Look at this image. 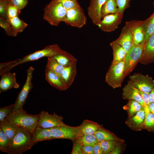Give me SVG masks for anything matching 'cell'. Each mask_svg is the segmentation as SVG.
Listing matches in <instances>:
<instances>
[{
    "instance_id": "8",
    "label": "cell",
    "mask_w": 154,
    "mask_h": 154,
    "mask_svg": "<svg viewBox=\"0 0 154 154\" xmlns=\"http://www.w3.org/2000/svg\"><path fill=\"white\" fill-rule=\"evenodd\" d=\"M86 21L84 11L80 6L67 10L63 22L72 27L80 28L86 24Z\"/></svg>"
},
{
    "instance_id": "19",
    "label": "cell",
    "mask_w": 154,
    "mask_h": 154,
    "mask_svg": "<svg viewBox=\"0 0 154 154\" xmlns=\"http://www.w3.org/2000/svg\"><path fill=\"white\" fill-rule=\"evenodd\" d=\"M0 89L3 92H5L13 88H17L19 87L16 78V73L10 72L3 74L1 76Z\"/></svg>"
},
{
    "instance_id": "24",
    "label": "cell",
    "mask_w": 154,
    "mask_h": 154,
    "mask_svg": "<svg viewBox=\"0 0 154 154\" xmlns=\"http://www.w3.org/2000/svg\"><path fill=\"white\" fill-rule=\"evenodd\" d=\"M95 135L99 142L111 140L124 143V141L117 136L114 133L104 127L102 125L95 132Z\"/></svg>"
},
{
    "instance_id": "17",
    "label": "cell",
    "mask_w": 154,
    "mask_h": 154,
    "mask_svg": "<svg viewBox=\"0 0 154 154\" xmlns=\"http://www.w3.org/2000/svg\"><path fill=\"white\" fill-rule=\"evenodd\" d=\"M122 97L125 100L136 101L143 107L144 106V102L138 90L133 86L129 80L122 89Z\"/></svg>"
},
{
    "instance_id": "12",
    "label": "cell",
    "mask_w": 154,
    "mask_h": 154,
    "mask_svg": "<svg viewBox=\"0 0 154 154\" xmlns=\"http://www.w3.org/2000/svg\"><path fill=\"white\" fill-rule=\"evenodd\" d=\"M123 15L120 13L106 15L101 19L97 26L101 30L105 32L114 31L121 23Z\"/></svg>"
},
{
    "instance_id": "40",
    "label": "cell",
    "mask_w": 154,
    "mask_h": 154,
    "mask_svg": "<svg viewBox=\"0 0 154 154\" xmlns=\"http://www.w3.org/2000/svg\"><path fill=\"white\" fill-rule=\"evenodd\" d=\"M0 26L8 36H13V33L11 26L6 19L0 17Z\"/></svg>"
},
{
    "instance_id": "28",
    "label": "cell",
    "mask_w": 154,
    "mask_h": 154,
    "mask_svg": "<svg viewBox=\"0 0 154 154\" xmlns=\"http://www.w3.org/2000/svg\"><path fill=\"white\" fill-rule=\"evenodd\" d=\"M6 19L11 26L13 37H16L19 33L22 32L28 26L26 23L18 17Z\"/></svg>"
},
{
    "instance_id": "29",
    "label": "cell",
    "mask_w": 154,
    "mask_h": 154,
    "mask_svg": "<svg viewBox=\"0 0 154 154\" xmlns=\"http://www.w3.org/2000/svg\"><path fill=\"white\" fill-rule=\"evenodd\" d=\"M120 13L116 0H106L101 9V19L106 15Z\"/></svg>"
},
{
    "instance_id": "6",
    "label": "cell",
    "mask_w": 154,
    "mask_h": 154,
    "mask_svg": "<svg viewBox=\"0 0 154 154\" xmlns=\"http://www.w3.org/2000/svg\"><path fill=\"white\" fill-rule=\"evenodd\" d=\"M144 44L132 46L127 52L124 59L125 76L134 69L143 54Z\"/></svg>"
},
{
    "instance_id": "11",
    "label": "cell",
    "mask_w": 154,
    "mask_h": 154,
    "mask_svg": "<svg viewBox=\"0 0 154 154\" xmlns=\"http://www.w3.org/2000/svg\"><path fill=\"white\" fill-rule=\"evenodd\" d=\"M39 114L37 127L49 129L64 125L63 117L54 112L50 114L47 112L42 111Z\"/></svg>"
},
{
    "instance_id": "10",
    "label": "cell",
    "mask_w": 154,
    "mask_h": 154,
    "mask_svg": "<svg viewBox=\"0 0 154 154\" xmlns=\"http://www.w3.org/2000/svg\"><path fill=\"white\" fill-rule=\"evenodd\" d=\"M129 80L138 90L149 93L154 86V80L148 75L135 73L130 76Z\"/></svg>"
},
{
    "instance_id": "7",
    "label": "cell",
    "mask_w": 154,
    "mask_h": 154,
    "mask_svg": "<svg viewBox=\"0 0 154 154\" xmlns=\"http://www.w3.org/2000/svg\"><path fill=\"white\" fill-rule=\"evenodd\" d=\"M80 128V125L74 127L65 124L49 129L53 139H67L73 141L79 136Z\"/></svg>"
},
{
    "instance_id": "20",
    "label": "cell",
    "mask_w": 154,
    "mask_h": 154,
    "mask_svg": "<svg viewBox=\"0 0 154 154\" xmlns=\"http://www.w3.org/2000/svg\"><path fill=\"white\" fill-rule=\"evenodd\" d=\"M45 75L46 80L52 87L60 91H64L67 90L61 78L46 66L45 71Z\"/></svg>"
},
{
    "instance_id": "15",
    "label": "cell",
    "mask_w": 154,
    "mask_h": 154,
    "mask_svg": "<svg viewBox=\"0 0 154 154\" xmlns=\"http://www.w3.org/2000/svg\"><path fill=\"white\" fill-rule=\"evenodd\" d=\"M154 62V33L145 40L143 56L139 62L146 65Z\"/></svg>"
},
{
    "instance_id": "49",
    "label": "cell",
    "mask_w": 154,
    "mask_h": 154,
    "mask_svg": "<svg viewBox=\"0 0 154 154\" xmlns=\"http://www.w3.org/2000/svg\"><path fill=\"white\" fill-rule=\"evenodd\" d=\"M149 109L150 112L154 115V102L150 103Z\"/></svg>"
},
{
    "instance_id": "13",
    "label": "cell",
    "mask_w": 154,
    "mask_h": 154,
    "mask_svg": "<svg viewBox=\"0 0 154 154\" xmlns=\"http://www.w3.org/2000/svg\"><path fill=\"white\" fill-rule=\"evenodd\" d=\"M125 25L128 27L133 35L132 46L144 44L145 33L143 21L133 20L126 21Z\"/></svg>"
},
{
    "instance_id": "41",
    "label": "cell",
    "mask_w": 154,
    "mask_h": 154,
    "mask_svg": "<svg viewBox=\"0 0 154 154\" xmlns=\"http://www.w3.org/2000/svg\"><path fill=\"white\" fill-rule=\"evenodd\" d=\"M21 10L14 5L11 2L7 9V18H11L18 17L21 13Z\"/></svg>"
},
{
    "instance_id": "16",
    "label": "cell",
    "mask_w": 154,
    "mask_h": 154,
    "mask_svg": "<svg viewBox=\"0 0 154 154\" xmlns=\"http://www.w3.org/2000/svg\"><path fill=\"white\" fill-rule=\"evenodd\" d=\"M145 113L143 107L136 114L130 117H127L125 121L127 126L131 129L135 131L143 129Z\"/></svg>"
},
{
    "instance_id": "3",
    "label": "cell",
    "mask_w": 154,
    "mask_h": 154,
    "mask_svg": "<svg viewBox=\"0 0 154 154\" xmlns=\"http://www.w3.org/2000/svg\"><path fill=\"white\" fill-rule=\"evenodd\" d=\"M31 134L24 129L19 127L18 131L12 139L7 153L22 154L31 149Z\"/></svg>"
},
{
    "instance_id": "23",
    "label": "cell",
    "mask_w": 154,
    "mask_h": 154,
    "mask_svg": "<svg viewBox=\"0 0 154 154\" xmlns=\"http://www.w3.org/2000/svg\"><path fill=\"white\" fill-rule=\"evenodd\" d=\"M50 57L65 67L77 63V60L74 56L64 50L61 52Z\"/></svg>"
},
{
    "instance_id": "9",
    "label": "cell",
    "mask_w": 154,
    "mask_h": 154,
    "mask_svg": "<svg viewBox=\"0 0 154 154\" xmlns=\"http://www.w3.org/2000/svg\"><path fill=\"white\" fill-rule=\"evenodd\" d=\"M34 68L30 66L27 71V76L25 82L19 93L14 104L13 112L20 110L25 103L29 94L33 87L32 83L33 74Z\"/></svg>"
},
{
    "instance_id": "14",
    "label": "cell",
    "mask_w": 154,
    "mask_h": 154,
    "mask_svg": "<svg viewBox=\"0 0 154 154\" xmlns=\"http://www.w3.org/2000/svg\"><path fill=\"white\" fill-rule=\"evenodd\" d=\"M106 0H91L88 8V14L92 23L97 26L101 20V11Z\"/></svg>"
},
{
    "instance_id": "50",
    "label": "cell",
    "mask_w": 154,
    "mask_h": 154,
    "mask_svg": "<svg viewBox=\"0 0 154 154\" xmlns=\"http://www.w3.org/2000/svg\"><path fill=\"white\" fill-rule=\"evenodd\" d=\"M153 5H154V2L153 3Z\"/></svg>"
},
{
    "instance_id": "36",
    "label": "cell",
    "mask_w": 154,
    "mask_h": 154,
    "mask_svg": "<svg viewBox=\"0 0 154 154\" xmlns=\"http://www.w3.org/2000/svg\"><path fill=\"white\" fill-rule=\"evenodd\" d=\"M143 129L154 132V115L150 112L145 114Z\"/></svg>"
},
{
    "instance_id": "1",
    "label": "cell",
    "mask_w": 154,
    "mask_h": 154,
    "mask_svg": "<svg viewBox=\"0 0 154 154\" xmlns=\"http://www.w3.org/2000/svg\"><path fill=\"white\" fill-rule=\"evenodd\" d=\"M63 50L56 44L46 46L44 48L36 51L22 58L8 62L4 71L5 72H9L11 69L19 65L28 62L37 60L44 57H50L61 52Z\"/></svg>"
},
{
    "instance_id": "26",
    "label": "cell",
    "mask_w": 154,
    "mask_h": 154,
    "mask_svg": "<svg viewBox=\"0 0 154 154\" xmlns=\"http://www.w3.org/2000/svg\"><path fill=\"white\" fill-rule=\"evenodd\" d=\"M0 128L6 135L11 139L17 134L19 128L12 121L9 119L0 123Z\"/></svg>"
},
{
    "instance_id": "38",
    "label": "cell",
    "mask_w": 154,
    "mask_h": 154,
    "mask_svg": "<svg viewBox=\"0 0 154 154\" xmlns=\"http://www.w3.org/2000/svg\"><path fill=\"white\" fill-rule=\"evenodd\" d=\"M54 2H60L66 10L80 6L77 0H52Z\"/></svg>"
},
{
    "instance_id": "46",
    "label": "cell",
    "mask_w": 154,
    "mask_h": 154,
    "mask_svg": "<svg viewBox=\"0 0 154 154\" xmlns=\"http://www.w3.org/2000/svg\"><path fill=\"white\" fill-rule=\"evenodd\" d=\"M94 154H104L99 142L93 146Z\"/></svg>"
},
{
    "instance_id": "42",
    "label": "cell",
    "mask_w": 154,
    "mask_h": 154,
    "mask_svg": "<svg viewBox=\"0 0 154 154\" xmlns=\"http://www.w3.org/2000/svg\"><path fill=\"white\" fill-rule=\"evenodd\" d=\"M139 92L141 95L144 103V109L145 114L150 112L149 106L150 102L149 100V93H148L139 90Z\"/></svg>"
},
{
    "instance_id": "48",
    "label": "cell",
    "mask_w": 154,
    "mask_h": 154,
    "mask_svg": "<svg viewBox=\"0 0 154 154\" xmlns=\"http://www.w3.org/2000/svg\"><path fill=\"white\" fill-rule=\"evenodd\" d=\"M149 100L150 103L154 102V86L149 93Z\"/></svg>"
},
{
    "instance_id": "33",
    "label": "cell",
    "mask_w": 154,
    "mask_h": 154,
    "mask_svg": "<svg viewBox=\"0 0 154 154\" xmlns=\"http://www.w3.org/2000/svg\"><path fill=\"white\" fill-rule=\"evenodd\" d=\"M46 66L61 78L62 73L65 67L51 57L48 58Z\"/></svg>"
},
{
    "instance_id": "30",
    "label": "cell",
    "mask_w": 154,
    "mask_h": 154,
    "mask_svg": "<svg viewBox=\"0 0 154 154\" xmlns=\"http://www.w3.org/2000/svg\"><path fill=\"white\" fill-rule=\"evenodd\" d=\"M143 107L138 102L133 100H128L127 103L123 107L127 114L128 117H131L141 110Z\"/></svg>"
},
{
    "instance_id": "34",
    "label": "cell",
    "mask_w": 154,
    "mask_h": 154,
    "mask_svg": "<svg viewBox=\"0 0 154 154\" xmlns=\"http://www.w3.org/2000/svg\"><path fill=\"white\" fill-rule=\"evenodd\" d=\"M123 143L111 140H106L99 142L104 154H111L116 146Z\"/></svg>"
},
{
    "instance_id": "4",
    "label": "cell",
    "mask_w": 154,
    "mask_h": 154,
    "mask_svg": "<svg viewBox=\"0 0 154 154\" xmlns=\"http://www.w3.org/2000/svg\"><path fill=\"white\" fill-rule=\"evenodd\" d=\"M66 11L61 2L52 1L44 9L43 18L51 25L57 26L63 22Z\"/></svg>"
},
{
    "instance_id": "18",
    "label": "cell",
    "mask_w": 154,
    "mask_h": 154,
    "mask_svg": "<svg viewBox=\"0 0 154 154\" xmlns=\"http://www.w3.org/2000/svg\"><path fill=\"white\" fill-rule=\"evenodd\" d=\"M113 41L121 45L127 52L131 47L133 42V35L130 30L126 25L122 28L118 38Z\"/></svg>"
},
{
    "instance_id": "45",
    "label": "cell",
    "mask_w": 154,
    "mask_h": 154,
    "mask_svg": "<svg viewBox=\"0 0 154 154\" xmlns=\"http://www.w3.org/2000/svg\"><path fill=\"white\" fill-rule=\"evenodd\" d=\"M82 154H94L93 146H81Z\"/></svg>"
},
{
    "instance_id": "2",
    "label": "cell",
    "mask_w": 154,
    "mask_h": 154,
    "mask_svg": "<svg viewBox=\"0 0 154 154\" xmlns=\"http://www.w3.org/2000/svg\"><path fill=\"white\" fill-rule=\"evenodd\" d=\"M39 118V114H29L23 109L13 112L8 119L31 134L38 126Z\"/></svg>"
},
{
    "instance_id": "39",
    "label": "cell",
    "mask_w": 154,
    "mask_h": 154,
    "mask_svg": "<svg viewBox=\"0 0 154 154\" xmlns=\"http://www.w3.org/2000/svg\"><path fill=\"white\" fill-rule=\"evenodd\" d=\"M11 3V0H0V17L6 19L8 7Z\"/></svg>"
},
{
    "instance_id": "44",
    "label": "cell",
    "mask_w": 154,
    "mask_h": 154,
    "mask_svg": "<svg viewBox=\"0 0 154 154\" xmlns=\"http://www.w3.org/2000/svg\"><path fill=\"white\" fill-rule=\"evenodd\" d=\"M11 1L14 5L20 10L25 8L28 3V0H11Z\"/></svg>"
},
{
    "instance_id": "22",
    "label": "cell",
    "mask_w": 154,
    "mask_h": 154,
    "mask_svg": "<svg viewBox=\"0 0 154 154\" xmlns=\"http://www.w3.org/2000/svg\"><path fill=\"white\" fill-rule=\"evenodd\" d=\"M76 64L65 67L62 73L61 78L67 89L72 85L74 80L76 74Z\"/></svg>"
},
{
    "instance_id": "35",
    "label": "cell",
    "mask_w": 154,
    "mask_h": 154,
    "mask_svg": "<svg viewBox=\"0 0 154 154\" xmlns=\"http://www.w3.org/2000/svg\"><path fill=\"white\" fill-rule=\"evenodd\" d=\"M12 139H9L0 128V150L7 153L10 147Z\"/></svg>"
},
{
    "instance_id": "25",
    "label": "cell",
    "mask_w": 154,
    "mask_h": 154,
    "mask_svg": "<svg viewBox=\"0 0 154 154\" xmlns=\"http://www.w3.org/2000/svg\"><path fill=\"white\" fill-rule=\"evenodd\" d=\"M80 125L81 128L79 136L94 134L102 125L96 122L88 119L83 121Z\"/></svg>"
},
{
    "instance_id": "47",
    "label": "cell",
    "mask_w": 154,
    "mask_h": 154,
    "mask_svg": "<svg viewBox=\"0 0 154 154\" xmlns=\"http://www.w3.org/2000/svg\"><path fill=\"white\" fill-rule=\"evenodd\" d=\"M123 143L119 144L116 147L113 151L112 152L111 154H120L122 151V145Z\"/></svg>"
},
{
    "instance_id": "31",
    "label": "cell",
    "mask_w": 154,
    "mask_h": 154,
    "mask_svg": "<svg viewBox=\"0 0 154 154\" xmlns=\"http://www.w3.org/2000/svg\"><path fill=\"white\" fill-rule=\"evenodd\" d=\"M75 141L81 146H93L99 142L94 134L79 136L76 138Z\"/></svg>"
},
{
    "instance_id": "21",
    "label": "cell",
    "mask_w": 154,
    "mask_h": 154,
    "mask_svg": "<svg viewBox=\"0 0 154 154\" xmlns=\"http://www.w3.org/2000/svg\"><path fill=\"white\" fill-rule=\"evenodd\" d=\"M31 134L32 146L43 141L53 139L49 129L37 127Z\"/></svg>"
},
{
    "instance_id": "43",
    "label": "cell",
    "mask_w": 154,
    "mask_h": 154,
    "mask_svg": "<svg viewBox=\"0 0 154 154\" xmlns=\"http://www.w3.org/2000/svg\"><path fill=\"white\" fill-rule=\"evenodd\" d=\"M131 0H116L120 13L123 14L125 10L130 7Z\"/></svg>"
},
{
    "instance_id": "5",
    "label": "cell",
    "mask_w": 154,
    "mask_h": 154,
    "mask_svg": "<svg viewBox=\"0 0 154 154\" xmlns=\"http://www.w3.org/2000/svg\"><path fill=\"white\" fill-rule=\"evenodd\" d=\"M125 77L124 62L123 61L114 64H111L107 72L105 82L114 89L120 88Z\"/></svg>"
},
{
    "instance_id": "27",
    "label": "cell",
    "mask_w": 154,
    "mask_h": 154,
    "mask_svg": "<svg viewBox=\"0 0 154 154\" xmlns=\"http://www.w3.org/2000/svg\"><path fill=\"white\" fill-rule=\"evenodd\" d=\"M110 45L113 50V59L111 64H116L124 60L127 52L120 45L114 41Z\"/></svg>"
},
{
    "instance_id": "37",
    "label": "cell",
    "mask_w": 154,
    "mask_h": 154,
    "mask_svg": "<svg viewBox=\"0 0 154 154\" xmlns=\"http://www.w3.org/2000/svg\"><path fill=\"white\" fill-rule=\"evenodd\" d=\"M14 104L0 108V123L8 120L13 112Z\"/></svg>"
},
{
    "instance_id": "32",
    "label": "cell",
    "mask_w": 154,
    "mask_h": 154,
    "mask_svg": "<svg viewBox=\"0 0 154 154\" xmlns=\"http://www.w3.org/2000/svg\"><path fill=\"white\" fill-rule=\"evenodd\" d=\"M143 23L145 33V40L154 33V11L149 18L143 21Z\"/></svg>"
}]
</instances>
